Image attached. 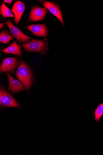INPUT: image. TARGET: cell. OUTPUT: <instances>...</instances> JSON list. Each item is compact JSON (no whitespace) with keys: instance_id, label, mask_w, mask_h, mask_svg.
Masks as SVG:
<instances>
[{"instance_id":"5b68a950","label":"cell","mask_w":103,"mask_h":155,"mask_svg":"<svg viewBox=\"0 0 103 155\" xmlns=\"http://www.w3.org/2000/svg\"><path fill=\"white\" fill-rule=\"evenodd\" d=\"M20 62L19 59L15 58H8L3 61L0 68V72L13 73Z\"/></svg>"},{"instance_id":"9c48e42d","label":"cell","mask_w":103,"mask_h":155,"mask_svg":"<svg viewBox=\"0 0 103 155\" xmlns=\"http://www.w3.org/2000/svg\"><path fill=\"white\" fill-rule=\"evenodd\" d=\"M25 9L24 4L21 1H16L14 3L11 11L14 15V21L17 25L20 22Z\"/></svg>"},{"instance_id":"8fae6325","label":"cell","mask_w":103,"mask_h":155,"mask_svg":"<svg viewBox=\"0 0 103 155\" xmlns=\"http://www.w3.org/2000/svg\"><path fill=\"white\" fill-rule=\"evenodd\" d=\"M2 51L6 54H12L20 57L22 54L21 48L18 45L16 41H14L11 45L3 50Z\"/></svg>"},{"instance_id":"7c38bea8","label":"cell","mask_w":103,"mask_h":155,"mask_svg":"<svg viewBox=\"0 0 103 155\" xmlns=\"http://www.w3.org/2000/svg\"><path fill=\"white\" fill-rule=\"evenodd\" d=\"M0 10L1 15L5 19L8 17L14 18L11 11L3 3L1 4Z\"/></svg>"},{"instance_id":"52a82bcc","label":"cell","mask_w":103,"mask_h":155,"mask_svg":"<svg viewBox=\"0 0 103 155\" xmlns=\"http://www.w3.org/2000/svg\"><path fill=\"white\" fill-rule=\"evenodd\" d=\"M9 84L8 89L13 94L24 91L25 88L21 82L13 78L8 73H7Z\"/></svg>"},{"instance_id":"30bf717a","label":"cell","mask_w":103,"mask_h":155,"mask_svg":"<svg viewBox=\"0 0 103 155\" xmlns=\"http://www.w3.org/2000/svg\"><path fill=\"white\" fill-rule=\"evenodd\" d=\"M43 6L48 9L52 15L59 20L62 25L64 26V22L62 13L59 7L52 2L46 1H43Z\"/></svg>"},{"instance_id":"ba28073f","label":"cell","mask_w":103,"mask_h":155,"mask_svg":"<svg viewBox=\"0 0 103 155\" xmlns=\"http://www.w3.org/2000/svg\"><path fill=\"white\" fill-rule=\"evenodd\" d=\"M36 36L46 37L47 35V27L45 24H33L24 27Z\"/></svg>"},{"instance_id":"9a60e30c","label":"cell","mask_w":103,"mask_h":155,"mask_svg":"<svg viewBox=\"0 0 103 155\" xmlns=\"http://www.w3.org/2000/svg\"><path fill=\"white\" fill-rule=\"evenodd\" d=\"M5 3H8L9 4H11L12 1L11 0H4V1Z\"/></svg>"},{"instance_id":"5bb4252c","label":"cell","mask_w":103,"mask_h":155,"mask_svg":"<svg viewBox=\"0 0 103 155\" xmlns=\"http://www.w3.org/2000/svg\"><path fill=\"white\" fill-rule=\"evenodd\" d=\"M103 115V103L100 104L95 111V120L99 122L101 117Z\"/></svg>"},{"instance_id":"3957f363","label":"cell","mask_w":103,"mask_h":155,"mask_svg":"<svg viewBox=\"0 0 103 155\" xmlns=\"http://www.w3.org/2000/svg\"><path fill=\"white\" fill-rule=\"evenodd\" d=\"M0 105L2 107L23 108L13 97L2 87L0 88Z\"/></svg>"},{"instance_id":"6da1fadb","label":"cell","mask_w":103,"mask_h":155,"mask_svg":"<svg viewBox=\"0 0 103 155\" xmlns=\"http://www.w3.org/2000/svg\"><path fill=\"white\" fill-rule=\"evenodd\" d=\"M16 74L26 91H30L34 80L33 74L30 67L24 61H21Z\"/></svg>"},{"instance_id":"4fadbf2b","label":"cell","mask_w":103,"mask_h":155,"mask_svg":"<svg viewBox=\"0 0 103 155\" xmlns=\"http://www.w3.org/2000/svg\"><path fill=\"white\" fill-rule=\"evenodd\" d=\"M8 31H4L0 33V41L1 43L8 44L13 37L8 34Z\"/></svg>"},{"instance_id":"2e32d148","label":"cell","mask_w":103,"mask_h":155,"mask_svg":"<svg viewBox=\"0 0 103 155\" xmlns=\"http://www.w3.org/2000/svg\"><path fill=\"white\" fill-rule=\"evenodd\" d=\"M5 24L3 23H1L0 24V28H1V29L5 25Z\"/></svg>"},{"instance_id":"8992f818","label":"cell","mask_w":103,"mask_h":155,"mask_svg":"<svg viewBox=\"0 0 103 155\" xmlns=\"http://www.w3.org/2000/svg\"><path fill=\"white\" fill-rule=\"evenodd\" d=\"M47 12L46 8L38 6L34 7L31 10L28 21H37L42 20L47 15Z\"/></svg>"},{"instance_id":"277c9868","label":"cell","mask_w":103,"mask_h":155,"mask_svg":"<svg viewBox=\"0 0 103 155\" xmlns=\"http://www.w3.org/2000/svg\"><path fill=\"white\" fill-rule=\"evenodd\" d=\"M5 24L8 26L11 35L21 43H26L32 38L23 33L18 28L14 26L10 20L6 21Z\"/></svg>"},{"instance_id":"7a4b0ae2","label":"cell","mask_w":103,"mask_h":155,"mask_svg":"<svg viewBox=\"0 0 103 155\" xmlns=\"http://www.w3.org/2000/svg\"><path fill=\"white\" fill-rule=\"evenodd\" d=\"M47 40L33 39L28 43L22 45V46L27 52H36L45 55L49 50Z\"/></svg>"}]
</instances>
